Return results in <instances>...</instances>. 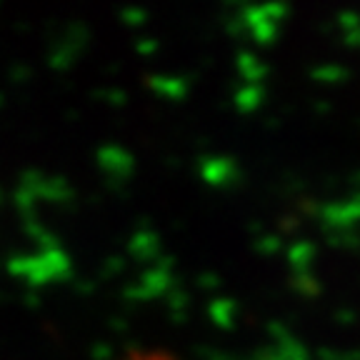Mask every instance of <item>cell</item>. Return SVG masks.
<instances>
[{"mask_svg": "<svg viewBox=\"0 0 360 360\" xmlns=\"http://www.w3.org/2000/svg\"><path fill=\"white\" fill-rule=\"evenodd\" d=\"M125 360H175V358H170L165 353H158V350H141V353L128 355Z\"/></svg>", "mask_w": 360, "mask_h": 360, "instance_id": "cell-1", "label": "cell"}]
</instances>
